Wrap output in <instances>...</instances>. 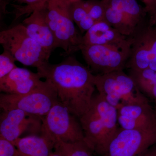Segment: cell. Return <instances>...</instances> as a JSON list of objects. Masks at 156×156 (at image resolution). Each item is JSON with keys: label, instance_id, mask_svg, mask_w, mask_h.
Masks as SVG:
<instances>
[{"label": "cell", "instance_id": "obj_27", "mask_svg": "<svg viewBox=\"0 0 156 156\" xmlns=\"http://www.w3.org/2000/svg\"><path fill=\"white\" fill-rule=\"evenodd\" d=\"M149 24L151 26L154 27L156 26V11L152 15L150 16L148 20Z\"/></svg>", "mask_w": 156, "mask_h": 156}, {"label": "cell", "instance_id": "obj_18", "mask_svg": "<svg viewBox=\"0 0 156 156\" xmlns=\"http://www.w3.org/2000/svg\"><path fill=\"white\" fill-rule=\"evenodd\" d=\"M128 74L132 78L136 87L147 98H155L156 95V71L150 69L141 70L128 69Z\"/></svg>", "mask_w": 156, "mask_h": 156}, {"label": "cell", "instance_id": "obj_11", "mask_svg": "<svg viewBox=\"0 0 156 156\" xmlns=\"http://www.w3.org/2000/svg\"><path fill=\"white\" fill-rule=\"evenodd\" d=\"M42 119L18 109L2 111L0 115V136L12 143L25 132L41 134Z\"/></svg>", "mask_w": 156, "mask_h": 156}, {"label": "cell", "instance_id": "obj_24", "mask_svg": "<svg viewBox=\"0 0 156 156\" xmlns=\"http://www.w3.org/2000/svg\"><path fill=\"white\" fill-rule=\"evenodd\" d=\"M0 156H19L14 144L0 136Z\"/></svg>", "mask_w": 156, "mask_h": 156}, {"label": "cell", "instance_id": "obj_10", "mask_svg": "<svg viewBox=\"0 0 156 156\" xmlns=\"http://www.w3.org/2000/svg\"><path fill=\"white\" fill-rule=\"evenodd\" d=\"M156 144V128L126 129L121 128L103 156H140Z\"/></svg>", "mask_w": 156, "mask_h": 156}, {"label": "cell", "instance_id": "obj_6", "mask_svg": "<svg viewBox=\"0 0 156 156\" xmlns=\"http://www.w3.org/2000/svg\"><path fill=\"white\" fill-rule=\"evenodd\" d=\"M41 119V135L54 144L58 141L73 143L85 140L79 119L59 101Z\"/></svg>", "mask_w": 156, "mask_h": 156}, {"label": "cell", "instance_id": "obj_21", "mask_svg": "<svg viewBox=\"0 0 156 156\" xmlns=\"http://www.w3.org/2000/svg\"><path fill=\"white\" fill-rule=\"evenodd\" d=\"M17 3L12 5L15 9V19L23 15H30L37 8L45 4L48 0H10Z\"/></svg>", "mask_w": 156, "mask_h": 156}, {"label": "cell", "instance_id": "obj_22", "mask_svg": "<svg viewBox=\"0 0 156 156\" xmlns=\"http://www.w3.org/2000/svg\"><path fill=\"white\" fill-rule=\"evenodd\" d=\"M84 2L88 14L95 22L105 20L104 0H84Z\"/></svg>", "mask_w": 156, "mask_h": 156}, {"label": "cell", "instance_id": "obj_23", "mask_svg": "<svg viewBox=\"0 0 156 156\" xmlns=\"http://www.w3.org/2000/svg\"><path fill=\"white\" fill-rule=\"evenodd\" d=\"M16 59L10 52L4 50L0 55V79L5 76L17 67Z\"/></svg>", "mask_w": 156, "mask_h": 156}, {"label": "cell", "instance_id": "obj_2", "mask_svg": "<svg viewBox=\"0 0 156 156\" xmlns=\"http://www.w3.org/2000/svg\"><path fill=\"white\" fill-rule=\"evenodd\" d=\"M79 120L85 141L93 152L104 155L121 128L118 122L117 109L98 94L93 97L88 110Z\"/></svg>", "mask_w": 156, "mask_h": 156}, {"label": "cell", "instance_id": "obj_17", "mask_svg": "<svg viewBox=\"0 0 156 156\" xmlns=\"http://www.w3.org/2000/svg\"><path fill=\"white\" fill-rule=\"evenodd\" d=\"M13 144L17 147L19 156H50L55 145L41 134L20 137Z\"/></svg>", "mask_w": 156, "mask_h": 156}, {"label": "cell", "instance_id": "obj_20", "mask_svg": "<svg viewBox=\"0 0 156 156\" xmlns=\"http://www.w3.org/2000/svg\"><path fill=\"white\" fill-rule=\"evenodd\" d=\"M54 149L62 156H92L93 152L85 140L73 143L58 141Z\"/></svg>", "mask_w": 156, "mask_h": 156}, {"label": "cell", "instance_id": "obj_1", "mask_svg": "<svg viewBox=\"0 0 156 156\" xmlns=\"http://www.w3.org/2000/svg\"><path fill=\"white\" fill-rule=\"evenodd\" d=\"M55 88L59 101L78 119L91 105L95 88V75L73 55L59 63L48 62L37 69Z\"/></svg>", "mask_w": 156, "mask_h": 156}, {"label": "cell", "instance_id": "obj_3", "mask_svg": "<svg viewBox=\"0 0 156 156\" xmlns=\"http://www.w3.org/2000/svg\"><path fill=\"white\" fill-rule=\"evenodd\" d=\"M70 0H48L45 3L46 17L56 41V48L62 49V56L80 51L83 35L76 28L69 11Z\"/></svg>", "mask_w": 156, "mask_h": 156}, {"label": "cell", "instance_id": "obj_15", "mask_svg": "<svg viewBox=\"0 0 156 156\" xmlns=\"http://www.w3.org/2000/svg\"><path fill=\"white\" fill-rule=\"evenodd\" d=\"M97 45L115 46L131 52V40L102 20L95 23L83 35L82 47Z\"/></svg>", "mask_w": 156, "mask_h": 156}, {"label": "cell", "instance_id": "obj_12", "mask_svg": "<svg viewBox=\"0 0 156 156\" xmlns=\"http://www.w3.org/2000/svg\"><path fill=\"white\" fill-rule=\"evenodd\" d=\"M115 10L117 26L128 36L131 37L148 20L147 14L136 0H105Z\"/></svg>", "mask_w": 156, "mask_h": 156}, {"label": "cell", "instance_id": "obj_25", "mask_svg": "<svg viewBox=\"0 0 156 156\" xmlns=\"http://www.w3.org/2000/svg\"><path fill=\"white\" fill-rule=\"evenodd\" d=\"M144 4L146 11L151 16L156 11V0H140Z\"/></svg>", "mask_w": 156, "mask_h": 156}, {"label": "cell", "instance_id": "obj_19", "mask_svg": "<svg viewBox=\"0 0 156 156\" xmlns=\"http://www.w3.org/2000/svg\"><path fill=\"white\" fill-rule=\"evenodd\" d=\"M69 11L72 19L83 35L96 23L88 14L84 0H70Z\"/></svg>", "mask_w": 156, "mask_h": 156}, {"label": "cell", "instance_id": "obj_7", "mask_svg": "<svg viewBox=\"0 0 156 156\" xmlns=\"http://www.w3.org/2000/svg\"><path fill=\"white\" fill-rule=\"evenodd\" d=\"M55 88L48 81H42L31 92L22 95L1 93L0 107L2 111L18 109L42 118L59 101Z\"/></svg>", "mask_w": 156, "mask_h": 156}, {"label": "cell", "instance_id": "obj_14", "mask_svg": "<svg viewBox=\"0 0 156 156\" xmlns=\"http://www.w3.org/2000/svg\"><path fill=\"white\" fill-rule=\"evenodd\" d=\"M21 23L29 36L50 55L57 48L55 38L47 21L45 3L35 9Z\"/></svg>", "mask_w": 156, "mask_h": 156}, {"label": "cell", "instance_id": "obj_5", "mask_svg": "<svg viewBox=\"0 0 156 156\" xmlns=\"http://www.w3.org/2000/svg\"><path fill=\"white\" fill-rule=\"evenodd\" d=\"M94 82L98 94L116 108L123 105L149 102L124 70L95 75Z\"/></svg>", "mask_w": 156, "mask_h": 156}, {"label": "cell", "instance_id": "obj_9", "mask_svg": "<svg viewBox=\"0 0 156 156\" xmlns=\"http://www.w3.org/2000/svg\"><path fill=\"white\" fill-rule=\"evenodd\" d=\"M131 52L126 69L156 71V29L148 20L130 37Z\"/></svg>", "mask_w": 156, "mask_h": 156}, {"label": "cell", "instance_id": "obj_26", "mask_svg": "<svg viewBox=\"0 0 156 156\" xmlns=\"http://www.w3.org/2000/svg\"><path fill=\"white\" fill-rule=\"evenodd\" d=\"M140 156H156V144L149 148Z\"/></svg>", "mask_w": 156, "mask_h": 156}, {"label": "cell", "instance_id": "obj_4", "mask_svg": "<svg viewBox=\"0 0 156 156\" xmlns=\"http://www.w3.org/2000/svg\"><path fill=\"white\" fill-rule=\"evenodd\" d=\"M0 44L21 64L39 68L49 62L51 55L27 34L22 23L2 30Z\"/></svg>", "mask_w": 156, "mask_h": 156}, {"label": "cell", "instance_id": "obj_16", "mask_svg": "<svg viewBox=\"0 0 156 156\" xmlns=\"http://www.w3.org/2000/svg\"><path fill=\"white\" fill-rule=\"evenodd\" d=\"M41 79L38 73L17 66L0 79V91L11 95H24L36 88L43 81Z\"/></svg>", "mask_w": 156, "mask_h": 156}, {"label": "cell", "instance_id": "obj_13", "mask_svg": "<svg viewBox=\"0 0 156 156\" xmlns=\"http://www.w3.org/2000/svg\"><path fill=\"white\" fill-rule=\"evenodd\" d=\"M117 109L118 122L123 129L156 128V110L149 102L123 105Z\"/></svg>", "mask_w": 156, "mask_h": 156}, {"label": "cell", "instance_id": "obj_29", "mask_svg": "<svg viewBox=\"0 0 156 156\" xmlns=\"http://www.w3.org/2000/svg\"><path fill=\"white\" fill-rule=\"evenodd\" d=\"M154 27H155V29H156V26H154Z\"/></svg>", "mask_w": 156, "mask_h": 156}, {"label": "cell", "instance_id": "obj_8", "mask_svg": "<svg viewBox=\"0 0 156 156\" xmlns=\"http://www.w3.org/2000/svg\"><path fill=\"white\" fill-rule=\"evenodd\" d=\"M80 51L94 75L124 70L131 52L115 46L99 45L83 46Z\"/></svg>", "mask_w": 156, "mask_h": 156}, {"label": "cell", "instance_id": "obj_28", "mask_svg": "<svg viewBox=\"0 0 156 156\" xmlns=\"http://www.w3.org/2000/svg\"><path fill=\"white\" fill-rule=\"evenodd\" d=\"M50 156H62L58 152V151L56 150H54V151H53L51 154Z\"/></svg>", "mask_w": 156, "mask_h": 156}]
</instances>
